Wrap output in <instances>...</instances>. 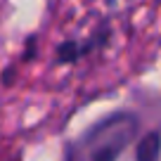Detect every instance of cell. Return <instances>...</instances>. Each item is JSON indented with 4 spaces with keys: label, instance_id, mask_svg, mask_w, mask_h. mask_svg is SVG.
<instances>
[{
    "label": "cell",
    "instance_id": "6da1fadb",
    "mask_svg": "<svg viewBox=\"0 0 161 161\" xmlns=\"http://www.w3.org/2000/svg\"><path fill=\"white\" fill-rule=\"evenodd\" d=\"M137 128L140 121L130 111H119L109 119H102L71 147V161H116L133 142Z\"/></svg>",
    "mask_w": 161,
    "mask_h": 161
},
{
    "label": "cell",
    "instance_id": "7a4b0ae2",
    "mask_svg": "<svg viewBox=\"0 0 161 161\" xmlns=\"http://www.w3.org/2000/svg\"><path fill=\"white\" fill-rule=\"evenodd\" d=\"M104 43H107V31H100L95 38H88V40H83V43H78V40H64V43L57 45V62H59V64L76 62V59H80V57L90 55L95 47L104 45Z\"/></svg>",
    "mask_w": 161,
    "mask_h": 161
},
{
    "label": "cell",
    "instance_id": "3957f363",
    "mask_svg": "<svg viewBox=\"0 0 161 161\" xmlns=\"http://www.w3.org/2000/svg\"><path fill=\"white\" fill-rule=\"evenodd\" d=\"M159 156H161V133L159 130L147 133L135 149V159L137 161H159Z\"/></svg>",
    "mask_w": 161,
    "mask_h": 161
}]
</instances>
